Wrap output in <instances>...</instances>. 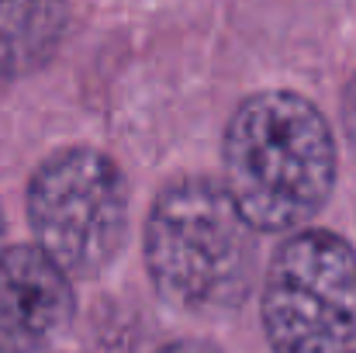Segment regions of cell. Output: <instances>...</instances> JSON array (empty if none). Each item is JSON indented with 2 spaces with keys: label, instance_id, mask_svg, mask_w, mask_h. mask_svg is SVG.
I'll list each match as a JSON object with an SVG mask.
<instances>
[{
  "label": "cell",
  "instance_id": "6da1fadb",
  "mask_svg": "<svg viewBox=\"0 0 356 353\" xmlns=\"http://www.w3.org/2000/svg\"><path fill=\"white\" fill-rule=\"evenodd\" d=\"M225 191L256 233H301L336 187V135L294 91H259L229 118Z\"/></svg>",
  "mask_w": 356,
  "mask_h": 353
},
{
  "label": "cell",
  "instance_id": "7a4b0ae2",
  "mask_svg": "<svg viewBox=\"0 0 356 353\" xmlns=\"http://www.w3.org/2000/svg\"><path fill=\"white\" fill-rule=\"evenodd\" d=\"M252 233L222 180L191 173L166 184L145 219V267L156 295L187 315L238 312L256 277Z\"/></svg>",
  "mask_w": 356,
  "mask_h": 353
},
{
  "label": "cell",
  "instance_id": "3957f363",
  "mask_svg": "<svg viewBox=\"0 0 356 353\" xmlns=\"http://www.w3.org/2000/svg\"><path fill=\"white\" fill-rule=\"evenodd\" d=\"M35 246L73 281L104 274L128 239V180L101 149L66 146L28 180Z\"/></svg>",
  "mask_w": 356,
  "mask_h": 353
},
{
  "label": "cell",
  "instance_id": "277c9868",
  "mask_svg": "<svg viewBox=\"0 0 356 353\" xmlns=\"http://www.w3.org/2000/svg\"><path fill=\"white\" fill-rule=\"evenodd\" d=\"M273 353H356V249L329 229L291 233L263 281Z\"/></svg>",
  "mask_w": 356,
  "mask_h": 353
},
{
  "label": "cell",
  "instance_id": "5b68a950",
  "mask_svg": "<svg viewBox=\"0 0 356 353\" xmlns=\"http://www.w3.org/2000/svg\"><path fill=\"white\" fill-rule=\"evenodd\" d=\"M73 281L31 242L0 256V353H42L70 326Z\"/></svg>",
  "mask_w": 356,
  "mask_h": 353
},
{
  "label": "cell",
  "instance_id": "8992f818",
  "mask_svg": "<svg viewBox=\"0 0 356 353\" xmlns=\"http://www.w3.org/2000/svg\"><path fill=\"white\" fill-rule=\"evenodd\" d=\"M70 24V0H0V84L42 70Z\"/></svg>",
  "mask_w": 356,
  "mask_h": 353
},
{
  "label": "cell",
  "instance_id": "52a82bcc",
  "mask_svg": "<svg viewBox=\"0 0 356 353\" xmlns=\"http://www.w3.org/2000/svg\"><path fill=\"white\" fill-rule=\"evenodd\" d=\"M156 353H222L215 343H208V340H197V336H187V340H173V343H166V347H159Z\"/></svg>",
  "mask_w": 356,
  "mask_h": 353
},
{
  "label": "cell",
  "instance_id": "ba28073f",
  "mask_svg": "<svg viewBox=\"0 0 356 353\" xmlns=\"http://www.w3.org/2000/svg\"><path fill=\"white\" fill-rule=\"evenodd\" d=\"M343 121H346V135H350V146L356 152V77L346 87V101H343Z\"/></svg>",
  "mask_w": 356,
  "mask_h": 353
},
{
  "label": "cell",
  "instance_id": "9c48e42d",
  "mask_svg": "<svg viewBox=\"0 0 356 353\" xmlns=\"http://www.w3.org/2000/svg\"><path fill=\"white\" fill-rule=\"evenodd\" d=\"M3 229L7 226H3V208H0V256H3Z\"/></svg>",
  "mask_w": 356,
  "mask_h": 353
}]
</instances>
